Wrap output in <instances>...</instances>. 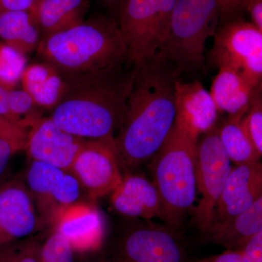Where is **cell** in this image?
I'll list each match as a JSON object with an SVG mask.
<instances>
[{"instance_id":"obj_1","label":"cell","mask_w":262,"mask_h":262,"mask_svg":"<svg viewBox=\"0 0 262 262\" xmlns=\"http://www.w3.org/2000/svg\"><path fill=\"white\" fill-rule=\"evenodd\" d=\"M132 89L115 138L120 165L136 168L152 159L171 132L177 117L178 76L159 53L134 64Z\"/></svg>"},{"instance_id":"obj_2","label":"cell","mask_w":262,"mask_h":262,"mask_svg":"<svg viewBox=\"0 0 262 262\" xmlns=\"http://www.w3.org/2000/svg\"><path fill=\"white\" fill-rule=\"evenodd\" d=\"M134 77V64L129 61L64 79V92L51 118L63 130L82 139L115 141Z\"/></svg>"},{"instance_id":"obj_3","label":"cell","mask_w":262,"mask_h":262,"mask_svg":"<svg viewBox=\"0 0 262 262\" xmlns=\"http://www.w3.org/2000/svg\"><path fill=\"white\" fill-rule=\"evenodd\" d=\"M37 51L42 62L64 79L130 61L116 20L103 15H92L76 27L41 38Z\"/></svg>"},{"instance_id":"obj_4","label":"cell","mask_w":262,"mask_h":262,"mask_svg":"<svg viewBox=\"0 0 262 262\" xmlns=\"http://www.w3.org/2000/svg\"><path fill=\"white\" fill-rule=\"evenodd\" d=\"M198 140L175 122L163 146L151 160L152 182L163 202L165 220L171 228L178 225L179 217L194 207Z\"/></svg>"},{"instance_id":"obj_5","label":"cell","mask_w":262,"mask_h":262,"mask_svg":"<svg viewBox=\"0 0 262 262\" xmlns=\"http://www.w3.org/2000/svg\"><path fill=\"white\" fill-rule=\"evenodd\" d=\"M218 0H177L166 39L158 53L176 74L192 73L204 66L205 46L220 27Z\"/></svg>"},{"instance_id":"obj_6","label":"cell","mask_w":262,"mask_h":262,"mask_svg":"<svg viewBox=\"0 0 262 262\" xmlns=\"http://www.w3.org/2000/svg\"><path fill=\"white\" fill-rule=\"evenodd\" d=\"M177 0H123L116 22L128 52L129 61L139 64L154 58L168 34Z\"/></svg>"},{"instance_id":"obj_7","label":"cell","mask_w":262,"mask_h":262,"mask_svg":"<svg viewBox=\"0 0 262 262\" xmlns=\"http://www.w3.org/2000/svg\"><path fill=\"white\" fill-rule=\"evenodd\" d=\"M212 63L235 71L253 88L261 85L262 32L243 18L221 26L214 34Z\"/></svg>"},{"instance_id":"obj_8","label":"cell","mask_w":262,"mask_h":262,"mask_svg":"<svg viewBox=\"0 0 262 262\" xmlns=\"http://www.w3.org/2000/svg\"><path fill=\"white\" fill-rule=\"evenodd\" d=\"M232 168L221 141L220 128L215 125L203 134L196 144V187L201 199L198 206L193 207V215L203 233L213 224L217 202Z\"/></svg>"},{"instance_id":"obj_9","label":"cell","mask_w":262,"mask_h":262,"mask_svg":"<svg viewBox=\"0 0 262 262\" xmlns=\"http://www.w3.org/2000/svg\"><path fill=\"white\" fill-rule=\"evenodd\" d=\"M112 254L119 262H187L185 244L178 233L151 223L127 229Z\"/></svg>"},{"instance_id":"obj_10","label":"cell","mask_w":262,"mask_h":262,"mask_svg":"<svg viewBox=\"0 0 262 262\" xmlns=\"http://www.w3.org/2000/svg\"><path fill=\"white\" fill-rule=\"evenodd\" d=\"M71 172L91 199L113 192L123 179L115 141L86 139Z\"/></svg>"},{"instance_id":"obj_11","label":"cell","mask_w":262,"mask_h":262,"mask_svg":"<svg viewBox=\"0 0 262 262\" xmlns=\"http://www.w3.org/2000/svg\"><path fill=\"white\" fill-rule=\"evenodd\" d=\"M26 180L31 196L37 199L49 222L63 208L77 203L80 196L82 187L72 172L50 164L32 160Z\"/></svg>"},{"instance_id":"obj_12","label":"cell","mask_w":262,"mask_h":262,"mask_svg":"<svg viewBox=\"0 0 262 262\" xmlns=\"http://www.w3.org/2000/svg\"><path fill=\"white\" fill-rule=\"evenodd\" d=\"M29 128L26 150L32 160L71 172L74 160L86 139L63 130L51 117H36Z\"/></svg>"},{"instance_id":"obj_13","label":"cell","mask_w":262,"mask_h":262,"mask_svg":"<svg viewBox=\"0 0 262 262\" xmlns=\"http://www.w3.org/2000/svg\"><path fill=\"white\" fill-rule=\"evenodd\" d=\"M54 230L70 244L74 252L101 249L104 237L102 216L96 207L77 202L63 208L52 221Z\"/></svg>"},{"instance_id":"obj_14","label":"cell","mask_w":262,"mask_h":262,"mask_svg":"<svg viewBox=\"0 0 262 262\" xmlns=\"http://www.w3.org/2000/svg\"><path fill=\"white\" fill-rule=\"evenodd\" d=\"M37 227L33 199L24 183L12 180L0 185V245L28 237Z\"/></svg>"},{"instance_id":"obj_15","label":"cell","mask_w":262,"mask_h":262,"mask_svg":"<svg viewBox=\"0 0 262 262\" xmlns=\"http://www.w3.org/2000/svg\"><path fill=\"white\" fill-rule=\"evenodd\" d=\"M261 196V164L253 162L237 165L232 168L217 202L212 225L234 218Z\"/></svg>"},{"instance_id":"obj_16","label":"cell","mask_w":262,"mask_h":262,"mask_svg":"<svg viewBox=\"0 0 262 262\" xmlns=\"http://www.w3.org/2000/svg\"><path fill=\"white\" fill-rule=\"evenodd\" d=\"M177 123L199 136L216 125L220 111L211 94L199 81L176 82Z\"/></svg>"},{"instance_id":"obj_17","label":"cell","mask_w":262,"mask_h":262,"mask_svg":"<svg viewBox=\"0 0 262 262\" xmlns=\"http://www.w3.org/2000/svg\"><path fill=\"white\" fill-rule=\"evenodd\" d=\"M111 204L114 209L125 216L150 220H165L163 202L152 182L140 175L123 177L113 191Z\"/></svg>"},{"instance_id":"obj_18","label":"cell","mask_w":262,"mask_h":262,"mask_svg":"<svg viewBox=\"0 0 262 262\" xmlns=\"http://www.w3.org/2000/svg\"><path fill=\"white\" fill-rule=\"evenodd\" d=\"M262 231V196L234 218L215 224L205 232L207 241L232 251L239 248Z\"/></svg>"},{"instance_id":"obj_19","label":"cell","mask_w":262,"mask_h":262,"mask_svg":"<svg viewBox=\"0 0 262 262\" xmlns=\"http://www.w3.org/2000/svg\"><path fill=\"white\" fill-rule=\"evenodd\" d=\"M254 89L235 71L221 68L212 81L210 94L219 111L244 117Z\"/></svg>"},{"instance_id":"obj_20","label":"cell","mask_w":262,"mask_h":262,"mask_svg":"<svg viewBox=\"0 0 262 262\" xmlns=\"http://www.w3.org/2000/svg\"><path fill=\"white\" fill-rule=\"evenodd\" d=\"M89 9V0H42L37 11L42 37L82 24Z\"/></svg>"},{"instance_id":"obj_21","label":"cell","mask_w":262,"mask_h":262,"mask_svg":"<svg viewBox=\"0 0 262 262\" xmlns=\"http://www.w3.org/2000/svg\"><path fill=\"white\" fill-rule=\"evenodd\" d=\"M21 83L36 106L52 110L63 96L66 80L53 67L42 62L27 67Z\"/></svg>"},{"instance_id":"obj_22","label":"cell","mask_w":262,"mask_h":262,"mask_svg":"<svg viewBox=\"0 0 262 262\" xmlns=\"http://www.w3.org/2000/svg\"><path fill=\"white\" fill-rule=\"evenodd\" d=\"M0 38L26 56L37 49L42 34L31 12L8 11L0 13Z\"/></svg>"},{"instance_id":"obj_23","label":"cell","mask_w":262,"mask_h":262,"mask_svg":"<svg viewBox=\"0 0 262 262\" xmlns=\"http://www.w3.org/2000/svg\"><path fill=\"white\" fill-rule=\"evenodd\" d=\"M243 117L231 116L220 128V137L229 160L236 165L258 162L261 155L241 125Z\"/></svg>"},{"instance_id":"obj_24","label":"cell","mask_w":262,"mask_h":262,"mask_svg":"<svg viewBox=\"0 0 262 262\" xmlns=\"http://www.w3.org/2000/svg\"><path fill=\"white\" fill-rule=\"evenodd\" d=\"M35 106L24 90H7L0 85V116L25 125L26 119L35 115L33 113Z\"/></svg>"},{"instance_id":"obj_25","label":"cell","mask_w":262,"mask_h":262,"mask_svg":"<svg viewBox=\"0 0 262 262\" xmlns=\"http://www.w3.org/2000/svg\"><path fill=\"white\" fill-rule=\"evenodd\" d=\"M26 56L0 41V85L15 90L27 68Z\"/></svg>"},{"instance_id":"obj_26","label":"cell","mask_w":262,"mask_h":262,"mask_svg":"<svg viewBox=\"0 0 262 262\" xmlns=\"http://www.w3.org/2000/svg\"><path fill=\"white\" fill-rule=\"evenodd\" d=\"M42 239L26 237L0 245V262H40Z\"/></svg>"},{"instance_id":"obj_27","label":"cell","mask_w":262,"mask_h":262,"mask_svg":"<svg viewBox=\"0 0 262 262\" xmlns=\"http://www.w3.org/2000/svg\"><path fill=\"white\" fill-rule=\"evenodd\" d=\"M241 122L253 145L262 155L261 85L253 89L249 107Z\"/></svg>"},{"instance_id":"obj_28","label":"cell","mask_w":262,"mask_h":262,"mask_svg":"<svg viewBox=\"0 0 262 262\" xmlns=\"http://www.w3.org/2000/svg\"><path fill=\"white\" fill-rule=\"evenodd\" d=\"M74 251L67 239L53 231L43 241L40 262H74Z\"/></svg>"},{"instance_id":"obj_29","label":"cell","mask_w":262,"mask_h":262,"mask_svg":"<svg viewBox=\"0 0 262 262\" xmlns=\"http://www.w3.org/2000/svg\"><path fill=\"white\" fill-rule=\"evenodd\" d=\"M27 134L13 136L0 137V179L13 155L26 150L27 141Z\"/></svg>"},{"instance_id":"obj_30","label":"cell","mask_w":262,"mask_h":262,"mask_svg":"<svg viewBox=\"0 0 262 262\" xmlns=\"http://www.w3.org/2000/svg\"><path fill=\"white\" fill-rule=\"evenodd\" d=\"M220 8V26L242 18L246 0H218Z\"/></svg>"},{"instance_id":"obj_31","label":"cell","mask_w":262,"mask_h":262,"mask_svg":"<svg viewBox=\"0 0 262 262\" xmlns=\"http://www.w3.org/2000/svg\"><path fill=\"white\" fill-rule=\"evenodd\" d=\"M237 251L244 262H262V231L253 235Z\"/></svg>"},{"instance_id":"obj_32","label":"cell","mask_w":262,"mask_h":262,"mask_svg":"<svg viewBox=\"0 0 262 262\" xmlns=\"http://www.w3.org/2000/svg\"><path fill=\"white\" fill-rule=\"evenodd\" d=\"M42 0H0V13L8 11L31 12L37 18L38 7Z\"/></svg>"},{"instance_id":"obj_33","label":"cell","mask_w":262,"mask_h":262,"mask_svg":"<svg viewBox=\"0 0 262 262\" xmlns=\"http://www.w3.org/2000/svg\"><path fill=\"white\" fill-rule=\"evenodd\" d=\"M245 12L251 17V23L262 32V0H246Z\"/></svg>"},{"instance_id":"obj_34","label":"cell","mask_w":262,"mask_h":262,"mask_svg":"<svg viewBox=\"0 0 262 262\" xmlns=\"http://www.w3.org/2000/svg\"><path fill=\"white\" fill-rule=\"evenodd\" d=\"M196 262H244V261L237 251L227 249L225 252L221 254L202 258Z\"/></svg>"},{"instance_id":"obj_35","label":"cell","mask_w":262,"mask_h":262,"mask_svg":"<svg viewBox=\"0 0 262 262\" xmlns=\"http://www.w3.org/2000/svg\"><path fill=\"white\" fill-rule=\"evenodd\" d=\"M89 254V256H86L80 262H119L112 253L107 254L101 252L100 249L94 252H90Z\"/></svg>"},{"instance_id":"obj_36","label":"cell","mask_w":262,"mask_h":262,"mask_svg":"<svg viewBox=\"0 0 262 262\" xmlns=\"http://www.w3.org/2000/svg\"><path fill=\"white\" fill-rule=\"evenodd\" d=\"M101 1L107 5L108 8H112L115 12H117L123 0H101Z\"/></svg>"}]
</instances>
